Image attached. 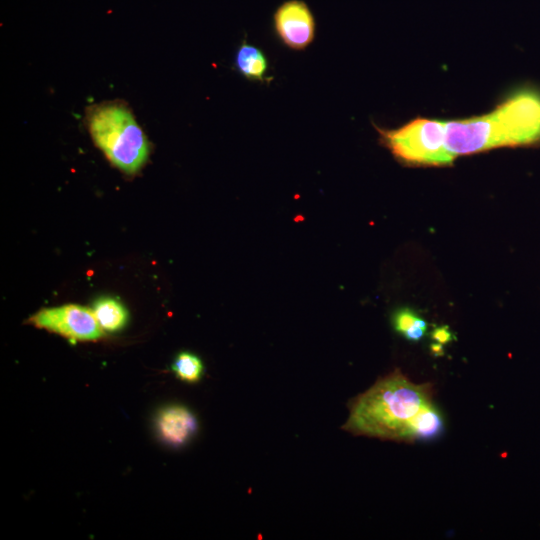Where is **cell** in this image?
Listing matches in <instances>:
<instances>
[{"instance_id": "cell-1", "label": "cell", "mask_w": 540, "mask_h": 540, "mask_svg": "<svg viewBox=\"0 0 540 540\" xmlns=\"http://www.w3.org/2000/svg\"><path fill=\"white\" fill-rule=\"evenodd\" d=\"M444 125L446 147L454 159L503 147H540V86L519 84L488 113Z\"/></svg>"}, {"instance_id": "cell-2", "label": "cell", "mask_w": 540, "mask_h": 540, "mask_svg": "<svg viewBox=\"0 0 540 540\" xmlns=\"http://www.w3.org/2000/svg\"><path fill=\"white\" fill-rule=\"evenodd\" d=\"M431 403L430 383L416 384L396 369L350 402L342 429L359 436L410 442L413 419Z\"/></svg>"}, {"instance_id": "cell-3", "label": "cell", "mask_w": 540, "mask_h": 540, "mask_svg": "<svg viewBox=\"0 0 540 540\" xmlns=\"http://www.w3.org/2000/svg\"><path fill=\"white\" fill-rule=\"evenodd\" d=\"M85 123L93 142L112 165L128 175L142 169L150 144L128 106L120 101L92 105L86 110Z\"/></svg>"}, {"instance_id": "cell-4", "label": "cell", "mask_w": 540, "mask_h": 540, "mask_svg": "<svg viewBox=\"0 0 540 540\" xmlns=\"http://www.w3.org/2000/svg\"><path fill=\"white\" fill-rule=\"evenodd\" d=\"M372 124L379 143L403 165L450 166L455 160L446 147L442 120L419 116L395 129Z\"/></svg>"}, {"instance_id": "cell-5", "label": "cell", "mask_w": 540, "mask_h": 540, "mask_svg": "<svg viewBox=\"0 0 540 540\" xmlns=\"http://www.w3.org/2000/svg\"><path fill=\"white\" fill-rule=\"evenodd\" d=\"M28 322L71 341H95L104 336L92 309L81 305L45 308L32 315Z\"/></svg>"}, {"instance_id": "cell-6", "label": "cell", "mask_w": 540, "mask_h": 540, "mask_svg": "<svg viewBox=\"0 0 540 540\" xmlns=\"http://www.w3.org/2000/svg\"><path fill=\"white\" fill-rule=\"evenodd\" d=\"M272 27L278 41L294 51L307 49L316 36L315 16L303 0H286L272 15Z\"/></svg>"}, {"instance_id": "cell-7", "label": "cell", "mask_w": 540, "mask_h": 540, "mask_svg": "<svg viewBox=\"0 0 540 540\" xmlns=\"http://www.w3.org/2000/svg\"><path fill=\"white\" fill-rule=\"evenodd\" d=\"M156 423L161 439L175 447L185 444L197 430L195 416L186 407L179 405L161 410Z\"/></svg>"}, {"instance_id": "cell-8", "label": "cell", "mask_w": 540, "mask_h": 540, "mask_svg": "<svg viewBox=\"0 0 540 540\" xmlns=\"http://www.w3.org/2000/svg\"><path fill=\"white\" fill-rule=\"evenodd\" d=\"M234 69L248 81L268 82L269 61L264 51L248 43L246 39L238 46L234 55Z\"/></svg>"}, {"instance_id": "cell-9", "label": "cell", "mask_w": 540, "mask_h": 540, "mask_svg": "<svg viewBox=\"0 0 540 540\" xmlns=\"http://www.w3.org/2000/svg\"><path fill=\"white\" fill-rule=\"evenodd\" d=\"M92 311L100 327L107 332L119 331L128 320L127 310L114 298H99L94 302Z\"/></svg>"}, {"instance_id": "cell-10", "label": "cell", "mask_w": 540, "mask_h": 540, "mask_svg": "<svg viewBox=\"0 0 540 540\" xmlns=\"http://www.w3.org/2000/svg\"><path fill=\"white\" fill-rule=\"evenodd\" d=\"M443 428V416L435 404L431 403L413 419L410 427V442L434 439L439 436Z\"/></svg>"}, {"instance_id": "cell-11", "label": "cell", "mask_w": 540, "mask_h": 540, "mask_svg": "<svg viewBox=\"0 0 540 540\" xmlns=\"http://www.w3.org/2000/svg\"><path fill=\"white\" fill-rule=\"evenodd\" d=\"M203 368L200 358L190 352L179 353L172 364V370L176 377L187 383L199 381L203 374Z\"/></svg>"}, {"instance_id": "cell-12", "label": "cell", "mask_w": 540, "mask_h": 540, "mask_svg": "<svg viewBox=\"0 0 540 540\" xmlns=\"http://www.w3.org/2000/svg\"><path fill=\"white\" fill-rule=\"evenodd\" d=\"M419 319V316L411 309L403 308L397 310L392 317V323L394 329L400 333L404 334L408 331Z\"/></svg>"}, {"instance_id": "cell-13", "label": "cell", "mask_w": 540, "mask_h": 540, "mask_svg": "<svg viewBox=\"0 0 540 540\" xmlns=\"http://www.w3.org/2000/svg\"><path fill=\"white\" fill-rule=\"evenodd\" d=\"M426 329L427 323L419 317L416 323L403 336L409 341H419L424 336Z\"/></svg>"}, {"instance_id": "cell-14", "label": "cell", "mask_w": 540, "mask_h": 540, "mask_svg": "<svg viewBox=\"0 0 540 540\" xmlns=\"http://www.w3.org/2000/svg\"><path fill=\"white\" fill-rule=\"evenodd\" d=\"M433 338L440 344L447 343L451 340L452 335L446 327H438L433 331Z\"/></svg>"}]
</instances>
